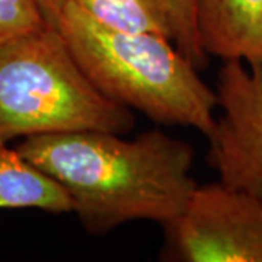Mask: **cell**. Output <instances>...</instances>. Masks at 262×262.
Returning a JSON list of instances; mask_svg holds the SVG:
<instances>
[{"label": "cell", "instance_id": "6da1fadb", "mask_svg": "<svg viewBox=\"0 0 262 262\" xmlns=\"http://www.w3.org/2000/svg\"><path fill=\"white\" fill-rule=\"evenodd\" d=\"M108 131L31 136L16 150L60 182L89 234L149 220L165 226L185 208L196 188L194 149L162 130L133 140Z\"/></svg>", "mask_w": 262, "mask_h": 262}, {"label": "cell", "instance_id": "7a4b0ae2", "mask_svg": "<svg viewBox=\"0 0 262 262\" xmlns=\"http://www.w3.org/2000/svg\"><path fill=\"white\" fill-rule=\"evenodd\" d=\"M76 61L105 96L165 125L195 128L208 137L215 125V91L172 39L103 27L67 0L57 22Z\"/></svg>", "mask_w": 262, "mask_h": 262}, {"label": "cell", "instance_id": "3957f363", "mask_svg": "<svg viewBox=\"0 0 262 262\" xmlns=\"http://www.w3.org/2000/svg\"><path fill=\"white\" fill-rule=\"evenodd\" d=\"M133 110L110 99L47 25L0 44V144L70 131L125 134Z\"/></svg>", "mask_w": 262, "mask_h": 262}, {"label": "cell", "instance_id": "277c9868", "mask_svg": "<svg viewBox=\"0 0 262 262\" xmlns=\"http://www.w3.org/2000/svg\"><path fill=\"white\" fill-rule=\"evenodd\" d=\"M163 229L162 261L262 262V201L222 181L196 185Z\"/></svg>", "mask_w": 262, "mask_h": 262}, {"label": "cell", "instance_id": "5b68a950", "mask_svg": "<svg viewBox=\"0 0 262 262\" xmlns=\"http://www.w3.org/2000/svg\"><path fill=\"white\" fill-rule=\"evenodd\" d=\"M215 118L208 163L220 181L262 201V61H223L217 75Z\"/></svg>", "mask_w": 262, "mask_h": 262}, {"label": "cell", "instance_id": "8992f818", "mask_svg": "<svg viewBox=\"0 0 262 262\" xmlns=\"http://www.w3.org/2000/svg\"><path fill=\"white\" fill-rule=\"evenodd\" d=\"M196 28L207 56L262 61V0H198Z\"/></svg>", "mask_w": 262, "mask_h": 262}, {"label": "cell", "instance_id": "52a82bcc", "mask_svg": "<svg viewBox=\"0 0 262 262\" xmlns=\"http://www.w3.org/2000/svg\"><path fill=\"white\" fill-rule=\"evenodd\" d=\"M0 208H39L61 214L73 213V201L60 182L16 149L0 144Z\"/></svg>", "mask_w": 262, "mask_h": 262}, {"label": "cell", "instance_id": "ba28073f", "mask_svg": "<svg viewBox=\"0 0 262 262\" xmlns=\"http://www.w3.org/2000/svg\"><path fill=\"white\" fill-rule=\"evenodd\" d=\"M103 27L133 34H156L172 39L168 18L158 0H73Z\"/></svg>", "mask_w": 262, "mask_h": 262}, {"label": "cell", "instance_id": "9c48e42d", "mask_svg": "<svg viewBox=\"0 0 262 262\" xmlns=\"http://www.w3.org/2000/svg\"><path fill=\"white\" fill-rule=\"evenodd\" d=\"M166 15L172 42L198 70L207 64V53L200 42L196 28L198 0H158Z\"/></svg>", "mask_w": 262, "mask_h": 262}, {"label": "cell", "instance_id": "30bf717a", "mask_svg": "<svg viewBox=\"0 0 262 262\" xmlns=\"http://www.w3.org/2000/svg\"><path fill=\"white\" fill-rule=\"evenodd\" d=\"M47 25L35 0H0V44Z\"/></svg>", "mask_w": 262, "mask_h": 262}, {"label": "cell", "instance_id": "8fae6325", "mask_svg": "<svg viewBox=\"0 0 262 262\" xmlns=\"http://www.w3.org/2000/svg\"><path fill=\"white\" fill-rule=\"evenodd\" d=\"M35 2L42 12L48 25L57 28V22L60 19L61 12L64 9L67 0H35Z\"/></svg>", "mask_w": 262, "mask_h": 262}]
</instances>
